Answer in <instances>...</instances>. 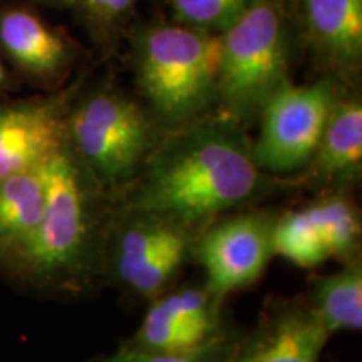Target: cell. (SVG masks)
<instances>
[{
	"mask_svg": "<svg viewBox=\"0 0 362 362\" xmlns=\"http://www.w3.org/2000/svg\"><path fill=\"white\" fill-rule=\"evenodd\" d=\"M277 189L259 168L243 126L226 116L166 131L112 206L153 210L205 228Z\"/></svg>",
	"mask_w": 362,
	"mask_h": 362,
	"instance_id": "1",
	"label": "cell"
},
{
	"mask_svg": "<svg viewBox=\"0 0 362 362\" xmlns=\"http://www.w3.org/2000/svg\"><path fill=\"white\" fill-rule=\"evenodd\" d=\"M45 206L25 250L6 272L57 296H83L104 277V243L112 200L64 144L44 165Z\"/></svg>",
	"mask_w": 362,
	"mask_h": 362,
	"instance_id": "2",
	"label": "cell"
},
{
	"mask_svg": "<svg viewBox=\"0 0 362 362\" xmlns=\"http://www.w3.org/2000/svg\"><path fill=\"white\" fill-rule=\"evenodd\" d=\"M133 69L144 106L161 128H185L218 107L220 34L180 22L144 27L134 37Z\"/></svg>",
	"mask_w": 362,
	"mask_h": 362,
	"instance_id": "3",
	"label": "cell"
},
{
	"mask_svg": "<svg viewBox=\"0 0 362 362\" xmlns=\"http://www.w3.org/2000/svg\"><path fill=\"white\" fill-rule=\"evenodd\" d=\"M67 144L112 203L139 175L166 131L144 104L116 88L72 101Z\"/></svg>",
	"mask_w": 362,
	"mask_h": 362,
	"instance_id": "4",
	"label": "cell"
},
{
	"mask_svg": "<svg viewBox=\"0 0 362 362\" xmlns=\"http://www.w3.org/2000/svg\"><path fill=\"white\" fill-rule=\"evenodd\" d=\"M292 25L279 0H255L220 33L218 107L240 126L259 119L265 103L291 83Z\"/></svg>",
	"mask_w": 362,
	"mask_h": 362,
	"instance_id": "5",
	"label": "cell"
},
{
	"mask_svg": "<svg viewBox=\"0 0 362 362\" xmlns=\"http://www.w3.org/2000/svg\"><path fill=\"white\" fill-rule=\"evenodd\" d=\"M202 226L139 208H116L104 243V277L129 296L151 302L175 287L193 259Z\"/></svg>",
	"mask_w": 362,
	"mask_h": 362,
	"instance_id": "6",
	"label": "cell"
},
{
	"mask_svg": "<svg viewBox=\"0 0 362 362\" xmlns=\"http://www.w3.org/2000/svg\"><path fill=\"white\" fill-rule=\"evenodd\" d=\"M341 89L332 78L287 83L262 107L260 133L252 141L259 168L272 176L305 170Z\"/></svg>",
	"mask_w": 362,
	"mask_h": 362,
	"instance_id": "7",
	"label": "cell"
},
{
	"mask_svg": "<svg viewBox=\"0 0 362 362\" xmlns=\"http://www.w3.org/2000/svg\"><path fill=\"white\" fill-rule=\"evenodd\" d=\"M223 302L206 284L171 287L149 302L139 327L119 346L192 354L237 341L240 334L226 322Z\"/></svg>",
	"mask_w": 362,
	"mask_h": 362,
	"instance_id": "8",
	"label": "cell"
},
{
	"mask_svg": "<svg viewBox=\"0 0 362 362\" xmlns=\"http://www.w3.org/2000/svg\"><path fill=\"white\" fill-rule=\"evenodd\" d=\"M277 216L269 210L240 211L220 216L202 230L193 260L202 265L211 291L226 298L259 282L275 255Z\"/></svg>",
	"mask_w": 362,
	"mask_h": 362,
	"instance_id": "9",
	"label": "cell"
},
{
	"mask_svg": "<svg viewBox=\"0 0 362 362\" xmlns=\"http://www.w3.org/2000/svg\"><path fill=\"white\" fill-rule=\"evenodd\" d=\"M78 88L0 104V178L40 168L67 143V112Z\"/></svg>",
	"mask_w": 362,
	"mask_h": 362,
	"instance_id": "10",
	"label": "cell"
},
{
	"mask_svg": "<svg viewBox=\"0 0 362 362\" xmlns=\"http://www.w3.org/2000/svg\"><path fill=\"white\" fill-rule=\"evenodd\" d=\"M329 339L307 302H280L238 337L228 362H320Z\"/></svg>",
	"mask_w": 362,
	"mask_h": 362,
	"instance_id": "11",
	"label": "cell"
},
{
	"mask_svg": "<svg viewBox=\"0 0 362 362\" xmlns=\"http://www.w3.org/2000/svg\"><path fill=\"white\" fill-rule=\"evenodd\" d=\"M315 187L349 192L362 173V103L356 94H339L317 149L305 166Z\"/></svg>",
	"mask_w": 362,
	"mask_h": 362,
	"instance_id": "12",
	"label": "cell"
},
{
	"mask_svg": "<svg viewBox=\"0 0 362 362\" xmlns=\"http://www.w3.org/2000/svg\"><path fill=\"white\" fill-rule=\"evenodd\" d=\"M307 39L330 69L356 71L362 61V0H298Z\"/></svg>",
	"mask_w": 362,
	"mask_h": 362,
	"instance_id": "13",
	"label": "cell"
},
{
	"mask_svg": "<svg viewBox=\"0 0 362 362\" xmlns=\"http://www.w3.org/2000/svg\"><path fill=\"white\" fill-rule=\"evenodd\" d=\"M0 45L13 64L35 79L57 78L71 62L66 39L25 8L0 13Z\"/></svg>",
	"mask_w": 362,
	"mask_h": 362,
	"instance_id": "14",
	"label": "cell"
},
{
	"mask_svg": "<svg viewBox=\"0 0 362 362\" xmlns=\"http://www.w3.org/2000/svg\"><path fill=\"white\" fill-rule=\"evenodd\" d=\"M44 165L0 178V267L4 270L25 250L42 218L47 194Z\"/></svg>",
	"mask_w": 362,
	"mask_h": 362,
	"instance_id": "15",
	"label": "cell"
},
{
	"mask_svg": "<svg viewBox=\"0 0 362 362\" xmlns=\"http://www.w3.org/2000/svg\"><path fill=\"white\" fill-rule=\"evenodd\" d=\"M320 324L332 336L362 329V260L346 262L336 274L317 277L307 300Z\"/></svg>",
	"mask_w": 362,
	"mask_h": 362,
	"instance_id": "16",
	"label": "cell"
},
{
	"mask_svg": "<svg viewBox=\"0 0 362 362\" xmlns=\"http://www.w3.org/2000/svg\"><path fill=\"white\" fill-rule=\"evenodd\" d=\"M314 225L329 260L342 264L361 257L362 221L356 203L344 189H325V193L304 206Z\"/></svg>",
	"mask_w": 362,
	"mask_h": 362,
	"instance_id": "17",
	"label": "cell"
},
{
	"mask_svg": "<svg viewBox=\"0 0 362 362\" xmlns=\"http://www.w3.org/2000/svg\"><path fill=\"white\" fill-rule=\"evenodd\" d=\"M275 255L284 257L302 269H315L329 260L304 208L285 211L277 216L274 230Z\"/></svg>",
	"mask_w": 362,
	"mask_h": 362,
	"instance_id": "18",
	"label": "cell"
},
{
	"mask_svg": "<svg viewBox=\"0 0 362 362\" xmlns=\"http://www.w3.org/2000/svg\"><path fill=\"white\" fill-rule=\"evenodd\" d=\"M180 24L220 34L255 0H165Z\"/></svg>",
	"mask_w": 362,
	"mask_h": 362,
	"instance_id": "19",
	"label": "cell"
},
{
	"mask_svg": "<svg viewBox=\"0 0 362 362\" xmlns=\"http://www.w3.org/2000/svg\"><path fill=\"white\" fill-rule=\"evenodd\" d=\"M237 341L223 344V346L218 347H211V349L206 351L192 352V354H168V352L138 351L119 346L111 354L96 356L89 362H228L230 354H232Z\"/></svg>",
	"mask_w": 362,
	"mask_h": 362,
	"instance_id": "20",
	"label": "cell"
},
{
	"mask_svg": "<svg viewBox=\"0 0 362 362\" xmlns=\"http://www.w3.org/2000/svg\"><path fill=\"white\" fill-rule=\"evenodd\" d=\"M136 0H79L84 17L98 34L110 33L123 22L133 11Z\"/></svg>",
	"mask_w": 362,
	"mask_h": 362,
	"instance_id": "21",
	"label": "cell"
},
{
	"mask_svg": "<svg viewBox=\"0 0 362 362\" xmlns=\"http://www.w3.org/2000/svg\"><path fill=\"white\" fill-rule=\"evenodd\" d=\"M44 2L54 4V6H62V7H78L79 0H44Z\"/></svg>",
	"mask_w": 362,
	"mask_h": 362,
	"instance_id": "22",
	"label": "cell"
},
{
	"mask_svg": "<svg viewBox=\"0 0 362 362\" xmlns=\"http://www.w3.org/2000/svg\"><path fill=\"white\" fill-rule=\"evenodd\" d=\"M6 84V69H4V64L2 61H0V88Z\"/></svg>",
	"mask_w": 362,
	"mask_h": 362,
	"instance_id": "23",
	"label": "cell"
}]
</instances>
